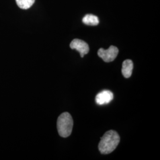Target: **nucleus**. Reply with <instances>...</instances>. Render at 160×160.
Masks as SVG:
<instances>
[{"label": "nucleus", "instance_id": "nucleus-2", "mask_svg": "<svg viewBox=\"0 0 160 160\" xmlns=\"http://www.w3.org/2000/svg\"><path fill=\"white\" fill-rule=\"evenodd\" d=\"M73 120L71 114L65 112L61 114L57 120V129L61 137L67 138L69 137L72 131Z\"/></svg>", "mask_w": 160, "mask_h": 160}, {"label": "nucleus", "instance_id": "nucleus-8", "mask_svg": "<svg viewBox=\"0 0 160 160\" xmlns=\"http://www.w3.org/2000/svg\"><path fill=\"white\" fill-rule=\"evenodd\" d=\"M17 6L20 8L26 10L33 5L35 0H16Z\"/></svg>", "mask_w": 160, "mask_h": 160}, {"label": "nucleus", "instance_id": "nucleus-3", "mask_svg": "<svg viewBox=\"0 0 160 160\" xmlns=\"http://www.w3.org/2000/svg\"><path fill=\"white\" fill-rule=\"evenodd\" d=\"M119 53V49L117 47L110 46L108 49H104L100 48L98 51V55L101 58L106 62H110L113 61L118 56Z\"/></svg>", "mask_w": 160, "mask_h": 160}, {"label": "nucleus", "instance_id": "nucleus-5", "mask_svg": "<svg viewBox=\"0 0 160 160\" xmlns=\"http://www.w3.org/2000/svg\"><path fill=\"white\" fill-rule=\"evenodd\" d=\"M113 92L109 90H104L98 93L96 97V102L98 105L109 104L113 99Z\"/></svg>", "mask_w": 160, "mask_h": 160}, {"label": "nucleus", "instance_id": "nucleus-7", "mask_svg": "<svg viewBox=\"0 0 160 160\" xmlns=\"http://www.w3.org/2000/svg\"><path fill=\"white\" fill-rule=\"evenodd\" d=\"M82 22L88 26H97L99 24L98 18L93 14H87L82 18Z\"/></svg>", "mask_w": 160, "mask_h": 160}, {"label": "nucleus", "instance_id": "nucleus-4", "mask_svg": "<svg viewBox=\"0 0 160 160\" xmlns=\"http://www.w3.org/2000/svg\"><path fill=\"white\" fill-rule=\"evenodd\" d=\"M70 48L72 49H75L79 52L81 57L82 58L87 55L90 50L89 46L86 42L78 39H75L71 42Z\"/></svg>", "mask_w": 160, "mask_h": 160}, {"label": "nucleus", "instance_id": "nucleus-1", "mask_svg": "<svg viewBox=\"0 0 160 160\" xmlns=\"http://www.w3.org/2000/svg\"><path fill=\"white\" fill-rule=\"evenodd\" d=\"M120 142L119 134L114 131L110 130L106 132L98 144L100 152L103 154H108L113 152Z\"/></svg>", "mask_w": 160, "mask_h": 160}, {"label": "nucleus", "instance_id": "nucleus-6", "mask_svg": "<svg viewBox=\"0 0 160 160\" xmlns=\"http://www.w3.org/2000/svg\"><path fill=\"white\" fill-rule=\"evenodd\" d=\"M133 68V63L131 59H126L122 63V72L125 78L131 77Z\"/></svg>", "mask_w": 160, "mask_h": 160}]
</instances>
